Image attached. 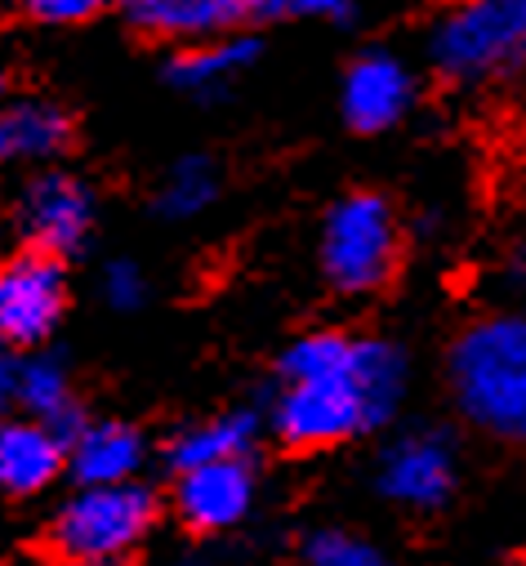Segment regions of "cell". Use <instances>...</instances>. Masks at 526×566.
<instances>
[{"mask_svg":"<svg viewBox=\"0 0 526 566\" xmlns=\"http://www.w3.org/2000/svg\"><path fill=\"white\" fill-rule=\"evenodd\" d=\"M379 486L407 509H438L455 491V451L442 433H411L392 442L379 464Z\"/></svg>","mask_w":526,"mask_h":566,"instance_id":"obj_10","label":"cell"},{"mask_svg":"<svg viewBox=\"0 0 526 566\" xmlns=\"http://www.w3.org/2000/svg\"><path fill=\"white\" fill-rule=\"evenodd\" d=\"M6 94H10V85H6V76H0V103H6Z\"/></svg>","mask_w":526,"mask_h":566,"instance_id":"obj_24","label":"cell"},{"mask_svg":"<svg viewBox=\"0 0 526 566\" xmlns=\"http://www.w3.org/2000/svg\"><path fill=\"white\" fill-rule=\"evenodd\" d=\"M67 464V447L41 419H0V491L36 495Z\"/></svg>","mask_w":526,"mask_h":566,"instance_id":"obj_12","label":"cell"},{"mask_svg":"<svg viewBox=\"0 0 526 566\" xmlns=\"http://www.w3.org/2000/svg\"><path fill=\"white\" fill-rule=\"evenodd\" d=\"M112 0H28V10L41 19V23H59V28H67V23H85V19H94L98 10H107Z\"/></svg>","mask_w":526,"mask_h":566,"instance_id":"obj_21","label":"cell"},{"mask_svg":"<svg viewBox=\"0 0 526 566\" xmlns=\"http://www.w3.org/2000/svg\"><path fill=\"white\" fill-rule=\"evenodd\" d=\"M254 63H259L254 36H210V41H192L170 63V81L192 98H223Z\"/></svg>","mask_w":526,"mask_h":566,"instance_id":"obj_14","label":"cell"},{"mask_svg":"<svg viewBox=\"0 0 526 566\" xmlns=\"http://www.w3.org/2000/svg\"><path fill=\"white\" fill-rule=\"evenodd\" d=\"M460 410L495 438L526 433V326L486 317L469 326L451 353Z\"/></svg>","mask_w":526,"mask_h":566,"instance_id":"obj_2","label":"cell"},{"mask_svg":"<svg viewBox=\"0 0 526 566\" xmlns=\"http://www.w3.org/2000/svg\"><path fill=\"white\" fill-rule=\"evenodd\" d=\"M90 219H94V201H90L85 184L63 170L36 175L19 201V228L32 241V250H45L59 259L81 250Z\"/></svg>","mask_w":526,"mask_h":566,"instance_id":"obj_7","label":"cell"},{"mask_svg":"<svg viewBox=\"0 0 526 566\" xmlns=\"http://www.w3.org/2000/svg\"><path fill=\"white\" fill-rule=\"evenodd\" d=\"M398 219L375 192H353L330 206L322 228V272L344 295H370L398 268Z\"/></svg>","mask_w":526,"mask_h":566,"instance_id":"obj_5","label":"cell"},{"mask_svg":"<svg viewBox=\"0 0 526 566\" xmlns=\"http://www.w3.org/2000/svg\"><path fill=\"white\" fill-rule=\"evenodd\" d=\"M148 460V442L139 429L129 423H85V429L67 442V464L76 473L81 486H112V482H129L139 478Z\"/></svg>","mask_w":526,"mask_h":566,"instance_id":"obj_13","label":"cell"},{"mask_svg":"<svg viewBox=\"0 0 526 566\" xmlns=\"http://www.w3.org/2000/svg\"><path fill=\"white\" fill-rule=\"evenodd\" d=\"M103 295H107L112 308L129 313V308H139V304H144L148 281H144V272L129 263V259H116V263H107V272H103Z\"/></svg>","mask_w":526,"mask_h":566,"instance_id":"obj_20","label":"cell"},{"mask_svg":"<svg viewBox=\"0 0 526 566\" xmlns=\"http://www.w3.org/2000/svg\"><path fill=\"white\" fill-rule=\"evenodd\" d=\"M254 19H348L353 0H241Z\"/></svg>","mask_w":526,"mask_h":566,"instance_id":"obj_19","label":"cell"},{"mask_svg":"<svg viewBox=\"0 0 526 566\" xmlns=\"http://www.w3.org/2000/svg\"><path fill=\"white\" fill-rule=\"evenodd\" d=\"M254 438H259V415L228 410L219 419H206L197 429H188L170 447V460H175V469H192V464H210V460H241V455H250Z\"/></svg>","mask_w":526,"mask_h":566,"instance_id":"obj_16","label":"cell"},{"mask_svg":"<svg viewBox=\"0 0 526 566\" xmlns=\"http://www.w3.org/2000/svg\"><path fill=\"white\" fill-rule=\"evenodd\" d=\"M175 566H214V562H210V557H179Z\"/></svg>","mask_w":526,"mask_h":566,"instance_id":"obj_23","label":"cell"},{"mask_svg":"<svg viewBox=\"0 0 526 566\" xmlns=\"http://www.w3.org/2000/svg\"><path fill=\"white\" fill-rule=\"evenodd\" d=\"M67 308V276L59 254L23 250L0 263V344L36 348L54 335Z\"/></svg>","mask_w":526,"mask_h":566,"instance_id":"obj_6","label":"cell"},{"mask_svg":"<svg viewBox=\"0 0 526 566\" xmlns=\"http://www.w3.org/2000/svg\"><path fill=\"white\" fill-rule=\"evenodd\" d=\"M72 144V120L41 103H0V166H14V161H50L59 153H67Z\"/></svg>","mask_w":526,"mask_h":566,"instance_id":"obj_15","label":"cell"},{"mask_svg":"<svg viewBox=\"0 0 526 566\" xmlns=\"http://www.w3.org/2000/svg\"><path fill=\"white\" fill-rule=\"evenodd\" d=\"M157 500L148 486L112 482V486H81L54 517V548L72 566H112L129 548H139L152 531Z\"/></svg>","mask_w":526,"mask_h":566,"instance_id":"obj_4","label":"cell"},{"mask_svg":"<svg viewBox=\"0 0 526 566\" xmlns=\"http://www.w3.org/2000/svg\"><path fill=\"white\" fill-rule=\"evenodd\" d=\"M214 197H219V170L206 157H183L166 170L161 192H157V210L170 214V219H192Z\"/></svg>","mask_w":526,"mask_h":566,"instance_id":"obj_17","label":"cell"},{"mask_svg":"<svg viewBox=\"0 0 526 566\" xmlns=\"http://www.w3.org/2000/svg\"><path fill=\"white\" fill-rule=\"evenodd\" d=\"M304 562L308 566H392L375 544H366L348 531H317L304 544Z\"/></svg>","mask_w":526,"mask_h":566,"instance_id":"obj_18","label":"cell"},{"mask_svg":"<svg viewBox=\"0 0 526 566\" xmlns=\"http://www.w3.org/2000/svg\"><path fill=\"white\" fill-rule=\"evenodd\" d=\"M0 6H14V0H0Z\"/></svg>","mask_w":526,"mask_h":566,"instance_id":"obj_25","label":"cell"},{"mask_svg":"<svg viewBox=\"0 0 526 566\" xmlns=\"http://www.w3.org/2000/svg\"><path fill=\"white\" fill-rule=\"evenodd\" d=\"M526 59V0H451L429 28V63L451 85H486Z\"/></svg>","mask_w":526,"mask_h":566,"instance_id":"obj_3","label":"cell"},{"mask_svg":"<svg viewBox=\"0 0 526 566\" xmlns=\"http://www.w3.org/2000/svg\"><path fill=\"white\" fill-rule=\"evenodd\" d=\"M339 98H344V120L357 134H379L407 116V107L415 98V76L398 54L370 50L344 72Z\"/></svg>","mask_w":526,"mask_h":566,"instance_id":"obj_9","label":"cell"},{"mask_svg":"<svg viewBox=\"0 0 526 566\" xmlns=\"http://www.w3.org/2000/svg\"><path fill=\"white\" fill-rule=\"evenodd\" d=\"M175 509L192 531H232L254 509V469L250 460H210L179 469Z\"/></svg>","mask_w":526,"mask_h":566,"instance_id":"obj_8","label":"cell"},{"mask_svg":"<svg viewBox=\"0 0 526 566\" xmlns=\"http://www.w3.org/2000/svg\"><path fill=\"white\" fill-rule=\"evenodd\" d=\"M14 379H19V361L10 353H0V419H6V410L14 401Z\"/></svg>","mask_w":526,"mask_h":566,"instance_id":"obj_22","label":"cell"},{"mask_svg":"<svg viewBox=\"0 0 526 566\" xmlns=\"http://www.w3.org/2000/svg\"><path fill=\"white\" fill-rule=\"evenodd\" d=\"M407 357L383 339H348L344 361L322 379L286 384L277 401V433L299 451L335 447L383 423L402 401Z\"/></svg>","mask_w":526,"mask_h":566,"instance_id":"obj_1","label":"cell"},{"mask_svg":"<svg viewBox=\"0 0 526 566\" xmlns=\"http://www.w3.org/2000/svg\"><path fill=\"white\" fill-rule=\"evenodd\" d=\"M125 23L152 41H210L245 19L241 0H116Z\"/></svg>","mask_w":526,"mask_h":566,"instance_id":"obj_11","label":"cell"}]
</instances>
